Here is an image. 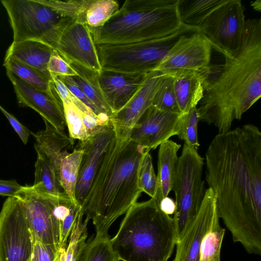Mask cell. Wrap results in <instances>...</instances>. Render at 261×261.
<instances>
[{"mask_svg":"<svg viewBox=\"0 0 261 261\" xmlns=\"http://www.w3.org/2000/svg\"><path fill=\"white\" fill-rule=\"evenodd\" d=\"M205 179L218 215L250 254H261V132L245 124L219 133L205 153Z\"/></svg>","mask_w":261,"mask_h":261,"instance_id":"1","label":"cell"},{"mask_svg":"<svg viewBox=\"0 0 261 261\" xmlns=\"http://www.w3.org/2000/svg\"><path fill=\"white\" fill-rule=\"evenodd\" d=\"M218 73L203 82L197 107L199 120L212 124L219 133L231 129L261 96V19L246 20L242 42Z\"/></svg>","mask_w":261,"mask_h":261,"instance_id":"2","label":"cell"},{"mask_svg":"<svg viewBox=\"0 0 261 261\" xmlns=\"http://www.w3.org/2000/svg\"><path fill=\"white\" fill-rule=\"evenodd\" d=\"M148 151L129 139L112 141L81 207L92 220L95 236H109L111 226L137 202L139 167Z\"/></svg>","mask_w":261,"mask_h":261,"instance_id":"3","label":"cell"},{"mask_svg":"<svg viewBox=\"0 0 261 261\" xmlns=\"http://www.w3.org/2000/svg\"><path fill=\"white\" fill-rule=\"evenodd\" d=\"M125 214L111 239L119 260L168 261L177 243L173 218L153 198L137 202Z\"/></svg>","mask_w":261,"mask_h":261,"instance_id":"4","label":"cell"},{"mask_svg":"<svg viewBox=\"0 0 261 261\" xmlns=\"http://www.w3.org/2000/svg\"><path fill=\"white\" fill-rule=\"evenodd\" d=\"M177 0H126L102 27L91 28L96 45H121L170 35L184 27Z\"/></svg>","mask_w":261,"mask_h":261,"instance_id":"5","label":"cell"},{"mask_svg":"<svg viewBox=\"0 0 261 261\" xmlns=\"http://www.w3.org/2000/svg\"><path fill=\"white\" fill-rule=\"evenodd\" d=\"M199 32L186 27L170 35L146 41L121 45H96L102 70L143 74L154 71L178 38Z\"/></svg>","mask_w":261,"mask_h":261,"instance_id":"6","label":"cell"},{"mask_svg":"<svg viewBox=\"0 0 261 261\" xmlns=\"http://www.w3.org/2000/svg\"><path fill=\"white\" fill-rule=\"evenodd\" d=\"M203 161L197 150L184 143L172 190L175 197L173 219L177 242L198 214L205 195L206 189L202 178Z\"/></svg>","mask_w":261,"mask_h":261,"instance_id":"7","label":"cell"},{"mask_svg":"<svg viewBox=\"0 0 261 261\" xmlns=\"http://www.w3.org/2000/svg\"><path fill=\"white\" fill-rule=\"evenodd\" d=\"M13 31V42L36 40L52 47L71 20L38 0H3Z\"/></svg>","mask_w":261,"mask_h":261,"instance_id":"8","label":"cell"},{"mask_svg":"<svg viewBox=\"0 0 261 261\" xmlns=\"http://www.w3.org/2000/svg\"><path fill=\"white\" fill-rule=\"evenodd\" d=\"M15 196L35 240L59 248L60 224L55 209L59 202L69 197L51 195L28 185L22 186Z\"/></svg>","mask_w":261,"mask_h":261,"instance_id":"9","label":"cell"},{"mask_svg":"<svg viewBox=\"0 0 261 261\" xmlns=\"http://www.w3.org/2000/svg\"><path fill=\"white\" fill-rule=\"evenodd\" d=\"M240 0H226L213 11L198 28L223 55L232 56L240 47L246 20Z\"/></svg>","mask_w":261,"mask_h":261,"instance_id":"10","label":"cell"},{"mask_svg":"<svg viewBox=\"0 0 261 261\" xmlns=\"http://www.w3.org/2000/svg\"><path fill=\"white\" fill-rule=\"evenodd\" d=\"M35 240L18 198L8 197L0 211V261H31Z\"/></svg>","mask_w":261,"mask_h":261,"instance_id":"11","label":"cell"},{"mask_svg":"<svg viewBox=\"0 0 261 261\" xmlns=\"http://www.w3.org/2000/svg\"><path fill=\"white\" fill-rule=\"evenodd\" d=\"M181 35L156 68L164 74L185 70L200 71L210 67L212 47L200 32Z\"/></svg>","mask_w":261,"mask_h":261,"instance_id":"12","label":"cell"},{"mask_svg":"<svg viewBox=\"0 0 261 261\" xmlns=\"http://www.w3.org/2000/svg\"><path fill=\"white\" fill-rule=\"evenodd\" d=\"M53 49L69 64L100 73L101 67L91 28L71 20L59 35Z\"/></svg>","mask_w":261,"mask_h":261,"instance_id":"13","label":"cell"},{"mask_svg":"<svg viewBox=\"0 0 261 261\" xmlns=\"http://www.w3.org/2000/svg\"><path fill=\"white\" fill-rule=\"evenodd\" d=\"M164 76L157 70L147 73L129 100L110 117L116 139L124 141L129 138L136 123L152 105L154 94Z\"/></svg>","mask_w":261,"mask_h":261,"instance_id":"14","label":"cell"},{"mask_svg":"<svg viewBox=\"0 0 261 261\" xmlns=\"http://www.w3.org/2000/svg\"><path fill=\"white\" fill-rule=\"evenodd\" d=\"M6 74L20 106L33 109L57 129L65 132L67 125L63 106L54 84L50 91H45L28 84L8 70Z\"/></svg>","mask_w":261,"mask_h":261,"instance_id":"15","label":"cell"},{"mask_svg":"<svg viewBox=\"0 0 261 261\" xmlns=\"http://www.w3.org/2000/svg\"><path fill=\"white\" fill-rule=\"evenodd\" d=\"M115 138L114 128L110 123L101 130L89 137L86 140L79 141L76 147L82 149L83 154L76 185L75 197L80 207Z\"/></svg>","mask_w":261,"mask_h":261,"instance_id":"16","label":"cell"},{"mask_svg":"<svg viewBox=\"0 0 261 261\" xmlns=\"http://www.w3.org/2000/svg\"><path fill=\"white\" fill-rule=\"evenodd\" d=\"M179 115L151 106L134 126L129 139L149 151L154 149L177 135Z\"/></svg>","mask_w":261,"mask_h":261,"instance_id":"17","label":"cell"},{"mask_svg":"<svg viewBox=\"0 0 261 261\" xmlns=\"http://www.w3.org/2000/svg\"><path fill=\"white\" fill-rule=\"evenodd\" d=\"M217 210L215 193L208 188L198 214L176 244V253L172 261H199L202 240Z\"/></svg>","mask_w":261,"mask_h":261,"instance_id":"18","label":"cell"},{"mask_svg":"<svg viewBox=\"0 0 261 261\" xmlns=\"http://www.w3.org/2000/svg\"><path fill=\"white\" fill-rule=\"evenodd\" d=\"M146 74H128L105 70L98 74L100 90L113 114L120 110L129 100Z\"/></svg>","mask_w":261,"mask_h":261,"instance_id":"19","label":"cell"},{"mask_svg":"<svg viewBox=\"0 0 261 261\" xmlns=\"http://www.w3.org/2000/svg\"><path fill=\"white\" fill-rule=\"evenodd\" d=\"M45 128L34 135L36 141L34 148L37 156L46 161L59 176L60 166L62 159L69 153L73 147L74 139L65 132H60L45 120ZM60 178V176H59Z\"/></svg>","mask_w":261,"mask_h":261,"instance_id":"20","label":"cell"},{"mask_svg":"<svg viewBox=\"0 0 261 261\" xmlns=\"http://www.w3.org/2000/svg\"><path fill=\"white\" fill-rule=\"evenodd\" d=\"M211 68L200 71L185 70L171 75L176 102L180 114L197 107L203 95V82Z\"/></svg>","mask_w":261,"mask_h":261,"instance_id":"21","label":"cell"},{"mask_svg":"<svg viewBox=\"0 0 261 261\" xmlns=\"http://www.w3.org/2000/svg\"><path fill=\"white\" fill-rule=\"evenodd\" d=\"M180 144L168 140L159 146L156 190L153 198L159 203L172 190Z\"/></svg>","mask_w":261,"mask_h":261,"instance_id":"22","label":"cell"},{"mask_svg":"<svg viewBox=\"0 0 261 261\" xmlns=\"http://www.w3.org/2000/svg\"><path fill=\"white\" fill-rule=\"evenodd\" d=\"M54 50L38 41H13L7 49L5 57H13L50 77L47 66Z\"/></svg>","mask_w":261,"mask_h":261,"instance_id":"23","label":"cell"},{"mask_svg":"<svg viewBox=\"0 0 261 261\" xmlns=\"http://www.w3.org/2000/svg\"><path fill=\"white\" fill-rule=\"evenodd\" d=\"M56 90L62 100L69 136L80 141L86 140L88 134L83 121L82 114L70 98V92L58 77H52Z\"/></svg>","mask_w":261,"mask_h":261,"instance_id":"24","label":"cell"},{"mask_svg":"<svg viewBox=\"0 0 261 261\" xmlns=\"http://www.w3.org/2000/svg\"><path fill=\"white\" fill-rule=\"evenodd\" d=\"M226 0H177L179 18L185 26L198 28L202 22Z\"/></svg>","mask_w":261,"mask_h":261,"instance_id":"25","label":"cell"},{"mask_svg":"<svg viewBox=\"0 0 261 261\" xmlns=\"http://www.w3.org/2000/svg\"><path fill=\"white\" fill-rule=\"evenodd\" d=\"M70 64L78 73L77 76H72L75 82L99 110L110 117L113 113L100 90L99 73L74 64Z\"/></svg>","mask_w":261,"mask_h":261,"instance_id":"26","label":"cell"},{"mask_svg":"<svg viewBox=\"0 0 261 261\" xmlns=\"http://www.w3.org/2000/svg\"><path fill=\"white\" fill-rule=\"evenodd\" d=\"M83 154L82 149L76 147L62 159L60 166V181L62 188L72 202L77 205L75 188Z\"/></svg>","mask_w":261,"mask_h":261,"instance_id":"27","label":"cell"},{"mask_svg":"<svg viewBox=\"0 0 261 261\" xmlns=\"http://www.w3.org/2000/svg\"><path fill=\"white\" fill-rule=\"evenodd\" d=\"M4 66L28 84L41 90L50 91L54 85L51 77L11 57H5Z\"/></svg>","mask_w":261,"mask_h":261,"instance_id":"28","label":"cell"},{"mask_svg":"<svg viewBox=\"0 0 261 261\" xmlns=\"http://www.w3.org/2000/svg\"><path fill=\"white\" fill-rule=\"evenodd\" d=\"M219 219L217 210L210 228L202 240L199 261H220L221 248L225 229L221 226Z\"/></svg>","mask_w":261,"mask_h":261,"instance_id":"29","label":"cell"},{"mask_svg":"<svg viewBox=\"0 0 261 261\" xmlns=\"http://www.w3.org/2000/svg\"><path fill=\"white\" fill-rule=\"evenodd\" d=\"M115 0H91L86 14V23L91 28L102 27L118 11Z\"/></svg>","mask_w":261,"mask_h":261,"instance_id":"30","label":"cell"},{"mask_svg":"<svg viewBox=\"0 0 261 261\" xmlns=\"http://www.w3.org/2000/svg\"><path fill=\"white\" fill-rule=\"evenodd\" d=\"M83 215L80 211L74 222L66 249L65 261H79L86 246L87 226L89 220L86 218L83 222Z\"/></svg>","mask_w":261,"mask_h":261,"instance_id":"31","label":"cell"},{"mask_svg":"<svg viewBox=\"0 0 261 261\" xmlns=\"http://www.w3.org/2000/svg\"><path fill=\"white\" fill-rule=\"evenodd\" d=\"M91 0H38L62 16L86 23V14Z\"/></svg>","mask_w":261,"mask_h":261,"instance_id":"32","label":"cell"},{"mask_svg":"<svg viewBox=\"0 0 261 261\" xmlns=\"http://www.w3.org/2000/svg\"><path fill=\"white\" fill-rule=\"evenodd\" d=\"M79 261H119L109 236H95L87 243Z\"/></svg>","mask_w":261,"mask_h":261,"instance_id":"33","label":"cell"},{"mask_svg":"<svg viewBox=\"0 0 261 261\" xmlns=\"http://www.w3.org/2000/svg\"><path fill=\"white\" fill-rule=\"evenodd\" d=\"M200 121L197 107L187 113L180 114L177 124V136L185 144L198 150V124Z\"/></svg>","mask_w":261,"mask_h":261,"instance_id":"34","label":"cell"},{"mask_svg":"<svg viewBox=\"0 0 261 261\" xmlns=\"http://www.w3.org/2000/svg\"><path fill=\"white\" fill-rule=\"evenodd\" d=\"M151 106L162 111L180 113L172 76L164 74L154 94Z\"/></svg>","mask_w":261,"mask_h":261,"instance_id":"35","label":"cell"},{"mask_svg":"<svg viewBox=\"0 0 261 261\" xmlns=\"http://www.w3.org/2000/svg\"><path fill=\"white\" fill-rule=\"evenodd\" d=\"M138 184L142 192H145L151 198L154 197L156 186V175L149 151L146 152L142 159L139 170Z\"/></svg>","mask_w":261,"mask_h":261,"instance_id":"36","label":"cell"},{"mask_svg":"<svg viewBox=\"0 0 261 261\" xmlns=\"http://www.w3.org/2000/svg\"><path fill=\"white\" fill-rule=\"evenodd\" d=\"M47 69L51 77L74 76L78 75L71 65L55 50L50 57Z\"/></svg>","mask_w":261,"mask_h":261,"instance_id":"37","label":"cell"},{"mask_svg":"<svg viewBox=\"0 0 261 261\" xmlns=\"http://www.w3.org/2000/svg\"><path fill=\"white\" fill-rule=\"evenodd\" d=\"M58 77L75 97L90 108L96 115L104 120H110L109 116L102 113L87 97L83 90L75 82L72 76H60Z\"/></svg>","mask_w":261,"mask_h":261,"instance_id":"38","label":"cell"},{"mask_svg":"<svg viewBox=\"0 0 261 261\" xmlns=\"http://www.w3.org/2000/svg\"><path fill=\"white\" fill-rule=\"evenodd\" d=\"M59 250L57 246L44 244L35 240L31 261H55Z\"/></svg>","mask_w":261,"mask_h":261,"instance_id":"39","label":"cell"},{"mask_svg":"<svg viewBox=\"0 0 261 261\" xmlns=\"http://www.w3.org/2000/svg\"><path fill=\"white\" fill-rule=\"evenodd\" d=\"M0 111L7 118L11 126L18 134L23 144H26L30 134L29 129L20 123L12 114L6 110L1 105Z\"/></svg>","mask_w":261,"mask_h":261,"instance_id":"40","label":"cell"},{"mask_svg":"<svg viewBox=\"0 0 261 261\" xmlns=\"http://www.w3.org/2000/svg\"><path fill=\"white\" fill-rule=\"evenodd\" d=\"M20 186L15 180L0 179V195L14 196L21 190Z\"/></svg>","mask_w":261,"mask_h":261,"instance_id":"41","label":"cell"},{"mask_svg":"<svg viewBox=\"0 0 261 261\" xmlns=\"http://www.w3.org/2000/svg\"><path fill=\"white\" fill-rule=\"evenodd\" d=\"M160 209L165 214L170 215L174 214L176 210L175 201L167 196L163 198L159 203Z\"/></svg>","mask_w":261,"mask_h":261,"instance_id":"42","label":"cell"},{"mask_svg":"<svg viewBox=\"0 0 261 261\" xmlns=\"http://www.w3.org/2000/svg\"><path fill=\"white\" fill-rule=\"evenodd\" d=\"M251 6L256 11L260 12L261 11V1L257 0L251 2Z\"/></svg>","mask_w":261,"mask_h":261,"instance_id":"43","label":"cell"},{"mask_svg":"<svg viewBox=\"0 0 261 261\" xmlns=\"http://www.w3.org/2000/svg\"><path fill=\"white\" fill-rule=\"evenodd\" d=\"M55 261H62L60 257V250H59V253Z\"/></svg>","mask_w":261,"mask_h":261,"instance_id":"44","label":"cell"}]
</instances>
